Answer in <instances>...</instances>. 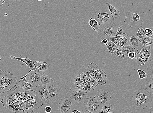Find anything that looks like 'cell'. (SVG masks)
<instances>
[{
  "mask_svg": "<svg viewBox=\"0 0 153 113\" xmlns=\"http://www.w3.org/2000/svg\"><path fill=\"white\" fill-rule=\"evenodd\" d=\"M5 2V1L4 0H0V6H2V7Z\"/></svg>",
  "mask_w": 153,
  "mask_h": 113,
  "instance_id": "60d3db41",
  "label": "cell"
},
{
  "mask_svg": "<svg viewBox=\"0 0 153 113\" xmlns=\"http://www.w3.org/2000/svg\"><path fill=\"white\" fill-rule=\"evenodd\" d=\"M106 6L111 16L114 18H118L120 16V12L117 7H114L113 5L107 3Z\"/></svg>",
  "mask_w": 153,
  "mask_h": 113,
  "instance_id": "d6986e66",
  "label": "cell"
},
{
  "mask_svg": "<svg viewBox=\"0 0 153 113\" xmlns=\"http://www.w3.org/2000/svg\"><path fill=\"white\" fill-rule=\"evenodd\" d=\"M143 47L151 46L153 44V38L145 36L141 40Z\"/></svg>",
  "mask_w": 153,
  "mask_h": 113,
  "instance_id": "4316f807",
  "label": "cell"
},
{
  "mask_svg": "<svg viewBox=\"0 0 153 113\" xmlns=\"http://www.w3.org/2000/svg\"><path fill=\"white\" fill-rule=\"evenodd\" d=\"M73 101L71 96L66 97L61 100L59 103V113H71L73 104Z\"/></svg>",
  "mask_w": 153,
  "mask_h": 113,
  "instance_id": "5bb4252c",
  "label": "cell"
},
{
  "mask_svg": "<svg viewBox=\"0 0 153 113\" xmlns=\"http://www.w3.org/2000/svg\"><path fill=\"white\" fill-rule=\"evenodd\" d=\"M38 1H42L43 0H38Z\"/></svg>",
  "mask_w": 153,
  "mask_h": 113,
  "instance_id": "c3c4849f",
  "label": "cell"
},
{
  "mask_svg": "<svg viewBox=\"0 0 153 113\" xmlns=\"http://www.w3.org/2000/svg\"><path fill=\"white\" fill-rule=\"evenodd\" d=\"M124 22L129 25L131 28L134 29L141 26L144 23L138 14L129 12H126Z\"/></svg>",
  "mask_w": 153,
  "mask_h": 113,
  "instance_id": "ba28073f",
  "label": "cell"
},
{
  "mask_svg": "<svg viewBox=\"0 0 153 113\" xmlns=\"http://www.w3.org/2000/svg\"><path fill=\"white\" fill-rule=\"evenodd\" d=\"M87 92L81 90H74L72 93V98L76 103L83 102L87 96Z\"/></svg>",
  "mask_w": 153,
  "mask_h": 113,
  "instance_id": "e0dca14e",
  "label": "cell"
},
{
  "mask_svg": "<svg viewBox=\"0 0 153 113\" xmlns=\"http://www.w3.org/2000/svg\"><path fill=\"white\" fill-rule=\"evenodd\" d=\"M114 108L113 105L107 104L103 105L101 110L98 113H108L112 112Z\"/></svg>",
  "mask_w": 153,
  "mask_h": 113,
  "instance_id": "83f0119b",
  "label": "cell"
},
{
  "mask_svg": "<svg viewBox=\"0 0 153 113\" xmlns=\"http://www.w3.org/2000/svg\"><path fill=\"white\" fill-rule=\"evenodd\" d=\"M50 96V100L57 101L63 95L62 86L59 83L54 81L46 85Z\"/></svg>",
  "mask_w": 153,
  "mask_h": 113,
  "instance_id": "52a82bcc",
  "label": "cell"
},
{
  "mask_svg": "<svg viewBox=\"0 0 153 113\" xmlns=\"http://www.w3.org/2000/svg\"><path fill=\"white\" fill-rule=\"evenodd\" d=\"M130 42L131 45L134 47H141L142 48L143 47L141 44V40H140L139 38L133 34H132L131 37H130Z\"/></svg>",
  "mask_w": 153,
  "mask_h": 113,
  "instance_id": "44dd1931",
  "label": "cell"
},
{
  "mask_svg": "<svg viewBox=\"0 0 153 113\" xmlns=\"http://www.w3.org/2000/svg\"><path fill=\"white\" fill-rule=\"evenodd\" d=\"M145 36L152 37L153 36V28H145Z\"/></svg>",
  "mask_w": 153,
  "mask_h": 113,
  "instance_id": "d6a6232c",
  "label": "cell"
},
{
  "mask_svg": "<svg viewBox=\"0 0 153 113\" xmlns=\"http://www.w3.org/2000/svg\"><path fill=\"white\" fill-rule=\"evenodd\" d=\"M88 24L93 30L97 32L98 31L100 24L96 19L91 18L88 21Z\"/></svg>",
  "mask_w": 153,
  "mask_h": 113,
  "instance_id": "d4e9b609",
  "label": "cell"
},
{
  "mask_svg": "<svg viewBox=\"0 0 153 113\" xmlns=\"http://www.w3.org/2000/svg\"><path fill=\"white\" fill-rule=\"evenodd\" d=\"M113 54L116 56L120 57L121 58L125 57L122 53V47L117 46L116 50L114 51Z\"/></svg>",
  "mask_w": 153,
  "mask_h": 113,
  "instance_id": "4dcf8cb0",
  "label": "cell"
},
{
  "mask_svg": "<svg viewBox=\"0 0 153 113\" xmlns=\"http://www.w3.org/2000/svg\"><path fill=\"white\" fill-rule=\"evenodd\" d=\"M108 41H109V40L105 38L102 40L101 41V43L102 44H106L108 43Z\"/></svg>",
  "mask_w": 153,
  "mask_h": 113,
  "instance_id": "f35d334b",
  "label": "cell"
},
{
  "mask_svg": "<svg viewBox=\"0 0 153 113\" xmlns=\"http://www.w3.org/2000/svg\"><path fill=\"white\" fill-rule=\"evenodd\" d=\"M7 94L4 97L3 106L16 113H32L34 109L43 105L36 91L25 90L19 86L13 91H8Z\"/></svg>",
  "mask_w": 153,
  "mask_h": 113,
  "instance_id": "6da1fadb",
  "label": "cell"
},
{
  "mask_svg": "<svg viewBox=\"0 0 153 113\" xmlns=\"http://www.w3.org/2000/svg\"><path fill=\"white\" fill-rule=\"evenodd\" d=\"M84 113H94L90 111H89L87 110H86L85 112Z\"/></svg>",
  "mask_w": 153,
  "mask_h": 113,
  "instance_id": "ee69618b",
  "label": "cell"
},
{
  "mask_svg": "<svg viewBox=\"0 0 153 113\" xmlns=\"http://www.w3.org/2000/svg\"><path fill=\"white\" fill-rule=\"evenodd\" d=\"M145 88L150 94H153V82H146Z\"/></svg>",
  "mask_w": 153,
  "mask_h": 113,
  "instance_id": "1f68e13d",
  "label": "cell"
},
{
  "mask_svg": "<svg viewBox=\"0 0 153 113\" xmlns=\"http://www.w3.org/2000/svg\"><path fill=\"white\" fill-rule=\"evenodd\" d=\"M4 96L2 95H0V103H2L4 100Z\"/></svg>",
  "mask_w": 153,
  "mask_h": 113,
  "instance_id": "b9f144b4",
  "label": "cell"
},
{
  "mask_svg": "<svg viewBox=\"0 0 153 113\" xmlns=\"http://www.w3.org/2000/svg\"><path fill=\"white\" fill-rule=\"evenodd\" d=\"M1 55H0V61H1Z\"/></svg>",
  "mask_w": 153,
  "mask_h": 113,
  "instance_id": "7dc6e473",
  "label": "cell"
},
{
  "mask_svg": "<svg viewBox=\"0 0 153 113\" xmlns=\"http://www.w3.org/2000/svg\"><path fill=\"white\" fill-rule=\"evenodd\" d=\"M118 27L114 21L108 22L100 24L98 34L102 40L109 37L116 36Z\"/></svg>",
  "mask_w": 153,
  "mask_h": 113,
  "instance_id": "8992f818",
  "label": "cell"
},
{
  "mask_svg": "<svg viewBox=\"0 0 153 113\" xmlns=\"http://www.w3.org/2000/svg\"><path fill=\"white\" fill-rule=\"evenodd\" d=\"M54 81L45 74H41L40 82L41 85H46L50 83L53 82Z\"/></svg>",
  "mask_w": 153,
  "mask_h": 113,
  "instance_id": "484cf974",
  "label": "cell"
},
{
  "mask_svg": "<svg viewBox=\"0 0 153 113\" xmlns=\"http://www.w3.org/2000/svg\"><path fill=\"white\" fill-rule=\"evenodd\" d=\"M30 79V82L35 87H37L41 85L40 79L41 74L40 72H35V71L30 72L28 74Z\"/></svg>",
  "mask_w": 153,
  "mask_h": 113,
  "instance_id": "ac0fdd59",
  "label": "cell"
},
{
  "mask_svg": "<svg viewBox=\"0 0 153 113\" xmlns=\"http://www.w3.org/2000/svg\"><path fill=\"white\" fill-rule=\"evenodd\" d=\"M132 99L136 108L144 109L147 108L152 101L151 94L144 88L134 92Z\"/></svg>",
  "mask_w": 153,
  "mask_h": 113,
  "instance_id": "3957f363",
  "label": "cell"
},
{
  "mask_svg": "<svg viewBox=\"0 0 153 113\" xmlns=\"http://www.w3.org/2000/svg\"><path fill=\"white\" fill-rule=\"evenodd\" d=\"M37 95L43 103V105L49 104L50 96L46 85H40L37 87L36 89Z\"/></svg>",
  "mask_w": 153,
  "mask_h": 113,
  "instance_id": "4fadbf2b",
  "label": "cell"
},
{
  "mask_svg": "<svg viewBox=\"0 0 153 113\" xmlns=\"http://www.w3.org/2000/svg\"><path fill=\"white\" fill-rule=\"evenodd\" d=\"M74 84L76 89L87 93L94 91L99 85L87 71L76 76L74 79Z\"/></svg>",
  "mask_w": 153,
  "mask_h": 113,
  "instance_id": "7a4b0ae2",
  "label": "cell"
},
{
  "mask_svg": "<svg viewBox=\"0 0 153 113\" xmlns=\"http://www.w3.org/2000/svg\"><path fill=\"white\" fill-rule=\"evenodd\" d=\"M145 28L142 26L139 28L137 33V37L139 39H142L145 37Z\"/></svg>",
  "mask_w": 153,
  "mask_h": 113,
  "instance_id": "f546056e",
  "label": "cell"
},
{
  "mask_svg": "<svg viewBox=\"0 0 153 113\" xmlns=\"http://www.w3.org/2000/svg\"><path fill=\"white\" fill-rule=\"evenodd\" d=\"M83 102L85 109L94 113L98 111L101 106L94 97L86 98Z\"/></svg>",
  "mask_w": 153,
  "mask_h": 113,
  "instance_id": "7c38bea8",
  "label": "cell"
},
{
  "mask_svg": "<svg viewBox=\"0 0 153 113\" xmlns=\"http://www.w3.org/2000/svg\"><path fill=\"white\" fill-rule=\"evenodd\" d=\"M17 77L10 72L0 69V94L12 90L17 84Z\"/></svg>",
  "mask_w": 153,
  "mask_h": 113,
  "instance_id": "277c9868",
  "label": "cell"
},
{
  "mask_svg": "<svg viewBox=\"0 0 153 113\" xmlns=\"http://www.w3.org/2000/svg\"><path fill=\"white\" fill-rule=\"evenodd\" d=\"M40 113V112H38V113Z\"/></svg>",
  "mask_w": 153,
  "mask_h": 113,
  "instance_id": "f907efd6",
  "label": "cell"
},
{
  "mask_svg": "<svg viewBox=\"0 0 153 113\" xmlns=\"http://www.w3.org/2000/svg\"><path fill=\"white\" fill-rule=\"evenodd\" d=\"M144 70L147 74L146 82H153V63L150 64Z\"/></svg>",
  "mask_w": 153,
  "mask_h": 113,
  "instance_id": "ffe728a7",
  "label": "cell"
},
{
  "mask_svg": "<svg viewBox=\"0 0 153 113\" xmlns=\"http://www.w3.org/2000/svg\"><path fill=\"white\" fill-rule=\"evenodd\" d=\"M95 17L100 24L108 22L114 21V18L111 16L109 12L102 13L99 10L95 11Z\"/></svg>",
  "mask_w": 153,
  "mask_h": 113,
  "instance_id": "9a60e30c",
  "label": "cell"
},
{
  "mask_svg": "<svg viewBox=\"0 0 153 113\" xmlns=\"http://www.w3.org/2000/svg\"><path fill=\"white\" fill-rule=\"evenodd\" d=\"M0 30H1V28H0Z\"/></svg>",
  "mask_w": 153,
  "mask_h": 113,
  "instance_id": "816d5d0a",
  "label": "cell"
},
{
  "mask_svg": "<svg viewBox=\"0 0 153 113\" xmlns=\"http://www.w3.org/2000/svg\"><path fill=\"white\" fill-rule=\"evenodd\" d=\"M149 112L150 113H153V108H149Z\"/></svg>",
  "mask_w": 153,
  "mask_h": 113,
  "instance_id": "7bdbcfd3",
  "label": "cell"
},
{
  "mask_svg": "<svg viewBox=\"0 0 153 113\" xmlns=\"http://www.w3.org/2000/svg\"><path fill=\"white\" fill-rule=\"evenodd\" d=\"M130 36L126 33H123L122 35L117 36L109 37L107 39L112 42L118 47H122L131 45L130 42Z\"/></svg>",
  "mask_w": 153,
  "mask_h": 113,
  "instance_id": "8fae6325",
  "label": "cell"
},
{
  "mask_svg": "<svg viewBox=\"0 0 153 113\" xmlns=\"http://www.w3.org/2000/svg\"><path fill=\"white\" fill-rule=\"evenodd\" d=\"M123 26H121L119 28H118L117 31L116 33V36H120L122 35L123 34Z\"/></svg>",
  "mask_w": 153,
  "mask_h": 113,
  "instance_id": "d590c367",
  "label": "cell"
},
{
  "mask_svg": "<svg viewBox=\"0 0 153 113\" xmlns=\"http://www.w3.org/2000/svg\"><path fill=\"white\" fill-rule=\"evenodd\" d=\"M36 65L37 69L40 71L44 72L48 70L49 68L48 64L46 62L38 61L36 62Z\"/></svg>",
  "mask_w": 153,
  "mask_h": 113,
  "instance_id": "cb8c5ba5",
  "label": "cell"
},
{
  "mask_svg": "<svg viewBox=\"0 0 153 113\" xmlns=\"http://www.w3.org/2000/svg\"><path fill=\"white\" fill-rule=\"evenodd\" d=\"M122 113H128V112H127L126 111Z\"/></svg>",
  "mask_w": 153,
  "mask_h": 113,
  "instance_id": "f6af8a7d",
  "label": "cell"
},
{
  "mask_svg": "<svg viewBox=\"0 0 153 113\" xmlns=\"http://www.w3.org/2000/svg\"><path fill=\"white\" fill-rule=\"evenodd\" d=\"M9 59H10L17 60L18 61H21L23 62L25 64H26L30 68V70L29 71L25 76L21 77L20 79V80H26V77L29 73L31 71H35V72H39L40 71L37 69L36 65V62L35 61H32L29 59L27 57L22 58L20 57H16L12 56H10L9 57Z\"/></svg>",
  "mask_w": 153,
  "mask_h": 113,
  "instance_id": "30bf717a",
  "label": "cell"
},
{
  "mask_svg": "<svg viewBox=\"0 0 153 113\" xmlns=\"http://www.w3.org/2000/svg\"><path fill=\"white\" fill-rule=\"evenodd\" d=\"M5 2L8 4H13L15 2H19L21 0H4Z\"/></svg>",
  "mask_w": 153,
  "mask_h": 113,
  "instance_id": "8d00e7d4",
  "label": "cell"
},
{
  "mask_svg": "<svg viewBox=\"0 0 153 113\" xmlns=\"http://www.w3.org/2000/svg\"><path fill=\"white\" fill-rule=\"evenodd\" d=\"M108 113H114L111 112H109Z\"/></svg>",
  "mask_w": 153,
  "mask_h": 113,
  "instance_id": "681fc988",
  "label": "cell"
},
{
  "mask_svg": "<svg viewBox=\"0 0 153 113\" xmlns=\"http://www.w3.org/2000/svg\"><path fill=\"white\" fill-rule=\"evenodd\" d=\"M71 112L73 113H82V112L79 111L77 109H73L72 110Z\"/></svg>",
  "mask_w": 153,
  "mask_h": 113,
  "instance_id": "ab89813d",
  "label": "cell"
},
{
  "mask_svg": "<svg viewBox=\"0 0 153 113\" xmlns=\"http://www.w3.org/2000/svg\"><path fill=\"white\" fill-rule=\"evenodd\" d=\"M122 51L123 54L124 56L127 58H128V54L131 52H136V50L134 47L128 45L122 47Z\"/></svg>",
  "mask_w": 153,
  "mask_h": 113,
  "instance_id": "603a6c76",
  "label": "cell"
},
{
  "mask_svg": "<svg viewBox=\"0 0 153 113\" xmlns=\"http://www.w3.org/2000/svg\"><path fill=\"white\" fill-rule=\"evenodd\" d=\"M151 46L143 47L140 52L136 54V63L139 66H144L149 62Z\"/></svg>",
  "mask_w": 153,
  "mask_h": 113,
  "instance_id": "9c48e42d",
  "label": "cell"
},
{
  "mask_svg": "<svg viewBox=\"0 0 153 113\" xmlns=\"http://www.w3.org/2000/svg\"><path fill=\"white\" fill-rule=\"evenodd\" d=\"M139 77L140 79L146 78L147 77V74L144 70L137 69Z\"/></svg>",
  "mask_w": 153,
  "mask_h": 113,
  "instance_id": "836d02e7",
  "label": "cell"
},
{
  "mask_svg": "<svg viewBox=\"0 0 153 113\" xmlns=\"http://www.w3.org/2000/svg\"><path fill=\"white\" fill-rule=\"evenodd\" d=\"M106 44V47L107 48L108 51L111 54H113L114 51L116 49L117 46L114 43L109 40L107 44Z\"/></svg>",
  "mask_w": 153,
  "mask_h": 113,
  "instance_id": "f1b7e54d",
  "label": "cell"
},
{
  "mask_svg": "<svg viewBox=\"0 0 153 113\" xmlns=\"http://www.w3.org/2000/svg\"><path fill=\"white\" fill-rule=\"evenodd\" d=\"M94 97L101 106L108 104L111 99L109 93L103 90L97 91Z\"/></svg>",
  "mask_w": 153,
  "mask_h": 113,
  "instance_id": "2e32d148",
  "label": "cell"
},
{
  "mask_svg": "<svg viewBox=\"0 0 153 113\" xmlns=\"http://www.w3.org/2000/svg\"><path fill=\"white\" fill-rule=\"evenodd\" d=\"M136 53L134 52H131L128 54V58L130 59L135 60L136 58Z\"/></svg>",
  "mask_w": 153,
  "mask_h": 113,
  "instance_id": "e575fe53",
  "label": "cell"
},
{
  "mask_svg": "<svg viewBox=\"0 0 153 113\" xmlns=\"http://www.w3.org/2000/svg\"><path fill=\"white\" fill-rule=\"evenodd\" d=\"M8 14L7 13V14H4V15L5 16H7V15H8Z\"/></svg>",
  "mask_w": 153,
  "mask_h": 113,
  "instance_id": "bcb514c9",
  "label": "cell"
},
{
  "mask_svg": "<svg viewBox=\"0 0 153 113\" xmlns=\"http://www.w3.org/2000/svg\"><path fill=\"white\" fill-rule=\"evenodd\" d=\"M44 111L46 113H50L52 112V108L50 106H47L45 108Z\"/></svg>",
  "mask_w": 153,
  "mask_h": 113,
  "instance_id": "74e56055",
  "label": "cell"
},
{
  "mask_svg": "<svg viewBox=\"0 0 153 113\" xmlns=\"http://www.w3.org/2000/svg\"><path fill=\"white\" fill-rule=\"evenodd\" d=\"M19 82V86L22 89L25 90H33L34 86L30 81L20 80Z\"/></svg>",
  "mask_w": 153,
  "mask_h": 113,
  "instance_id": "7402d4cb",
  "label": "cell"
},
{
  "mask_svg": "<svg viewBox=\"0 0 153 113\" xmlns=\"http://www.w3.org/2000/svg\"><path fill=\"white\" fill-rule=\"evenodd\" d=\"M87 72L94 80L101 85H106L107 77L106 73L94 62L89 64Z\"/></svg>",
  "mask_w": 153,
  "mask_h": 113,
  "instance_id": "5b68a950",
  "label": "cell"
}]
</instances>
